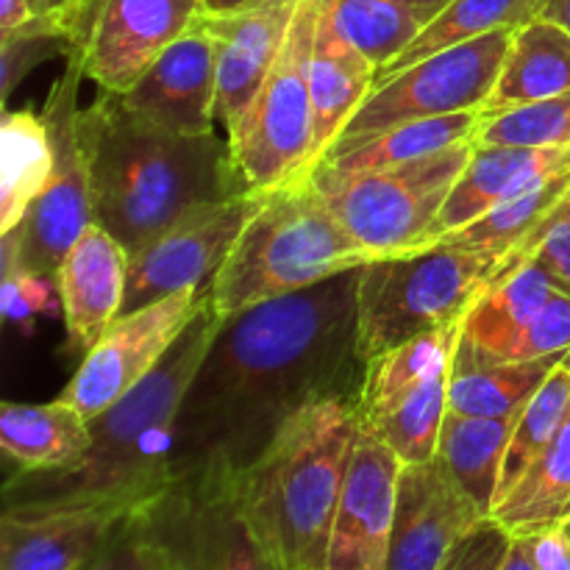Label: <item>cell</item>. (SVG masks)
<instances>
[{"mask_svg": "<svg viewBox=\"0 0 570 570\" xmlns=\"http://www.w3.org/2000/svg\"><path fill=\"white\" fill-rule=\"evenodd\" d=\"M362 267L226 315L178 406L173 484L239 476L306 410L356 401L365 379L356 345Z\"/></svg>", "mask_w": 570, "mask_h": 570, "instance_id": "obj_1", "label": "cell"}, {"mask_svg": "<svg viewBox=\"0 0 570 570\" xmlns=\"http://www.w3.org/2000/svg\"><path fill=\"white\" fill-rule=\"evenodd\" d=\"M89 161L92 223L128 254L195 206L245 195L228 139L176 134L134 115L122 95L98 89L78 115Z\"/></svg>", "mask_w": 570, "mask_h": 570, "instance_id": "obj_2", "label": "cell"}, {"mask_svg": "<svg viewBox=\"0 0 570 570\" xmlns=\"http://www.w3.org/2000/svg\"><path fill=\"white\" fill-rule=\"evenodd\" d=\"M223 321L209 293L159 367L89 421L92 443L83 460L67 471L22 473L6 488V507L120 504L137 515L154 510L173 490L178 406Z\"/></svg>", "mask_w": 570, "mask_h": 570, "instance_id": "obj_3", "label": "cell"}, {"mask_svg": "<svg viewBox=\"0 0 570 570\" xmlns=\"http://www.w3.org/2000/svg\"><path fill=\"white\" fill-rule=\"evenodd\" d=\"M360 438L356 401L328 399L295 417L239 476V501L278 570H328L334 518Z\"/></svg>", "mask_w": 570, "mask_h": 570, "instance_id": "obj_4", "label": "cell"}, {"mask_svg": "<svg viewBox=\"0 0 570 570\" xmlns=\"http://www.w3.org/2000/svg\"><path fill=\"white\" fill-rule=\"evenodd\" d=\"M379 259L334 212L309 178L271 189L254 220L212 278V304L237 315L265 301L284 298Z\"/></svg>", "mask_w": 570, "mask_h": 570, "instance_id": "obj_5", "label": "cell"}, {"mask_svg": "<svg viewBox=\"0 0 570 570\" xmlns=\"http://www.w3.org/2000/svg\"><path fill=\"white\" fill-rule=\"evenodd\" d=\"M523 262V250L499 256L451 243L367 262L360 273L356 321L362 360L462 323L471 306Z\"/></svg>", "mask_w": 570, "mask_h": 570, "instance_id": "obj_6", "label": "cell"}, {"mask_svg": "<svg viewBox=\"0 0 570 570\" xmlns=\"http://www.w3.org/2000/svg\"><path fill=\"white\" fill-rule=\"evenodd\" d=\"M476 145H456L384 170L340 173L317 161L312 187L340 223L376 256L426 248L429 228L443 212L451 189L471 165Z\"/></svg>", "mask_w": 570, "mask_h": 570, "instance_id": "obj_7", "label": "cell"}, {"mask_svg": "<svg viewBox=\"0 0 570 570\" xmlns=\"http://www.w3.org/2000/svg\"><path fill=\"white\" fill-rule=\"evenodd\" d=\"M317 17L321 0H301L282 56L254 100L226 131L234 170L245 193H271L282 184L309 176L317 165L309 87Z\"/></svg>", "mask_w": 570, "mask_h": 570, "instance_id": "obj_8", "label": "cell"}, {"mask_svg": "<svg viewBox=\"0 0 570 570\" xmlns=\"http://www.w3.org/2000/svg\"><path fill=\"white\" fill-rule=\"evenodd\" d=\"M83 76L81 50L67 56V67L50 87L42 117L53 139V173L20 226L6 234V245L28 271L56 282L61 259L92 223L89 161L78 131V83Z\"/></svg>", "mask_w": 570, "mask_h": 570, "instance_id": "obj_9", "label": "cell"}, {"mask_svg": "<svg viewBox=\"0 0 570 570\" xmlns=\"http://www.w3.org/2000/svg\"><path fill=\"white\" fill-rule=\"evenodd\" d=\"M515 28L454 45L404 67L371 89L337 142H356L390 126L484 109L499 81Z\"/></svg>", "mask_w": 570, "mask_h": 570, "instance_id": "obj_10", "label": "cell"}, {"mask_svg": "<svg viewBox=\"0 0 570 570\" xmlns=\"http://www.w3.org/2000/svg\"><path fill=\"white\" fill-rule=\"evenodd\" d=\"M265 198L267 193H245L195 206L150 237L142 248L128 254L120 315L142 309L178 289L212 284L217 267L232 254Z\"/></svg>", "mask_w": 570, "mask_h": 570, "instance_id": "obj_11", "label": "cell"}, {"mask_svg": "<svg viewBox=\"0 0 570 570\" xmlns=\"http://www.w3.org/2000/svg\"><path fill=\"white\" fill-rule=\"evenodd\" d=\"M212 284L165 295L128 315H117L98 343L83 354L76 376L59 399L76 406L87 421L120 401L128 390L150 376L176 345L209 298Z\"/></svg>", "mask_w": 570, "mask_h": 570, "instance_id": "obj_12", "label": "cell"}, {"mask_svg": "<svg viewBox=\"0 0 570 570\" xmlns=\"http://www.w3.org/2000/svg\"><path fill=\"white\" fill-rule=\"evenodd\" d=\"M142 515L184 568L278 570L245 515L234 476L173 484L170 493Z\"/></svg>", "mask_w": 570, "mask_h": 570, "instance_id": "obj_13", "label": "cell"}, {"mask_svg": "<svg viewBox=\"0 0 570 570\" xmlns=\"http://www.w3.org/2000/svg\"><path fill=\"white\" fill-rule=\"evenodd\" d=\"M83 76L106 92H128L150 65L195 26L204 0H89Z\"/></svg>", "mask_w": 570, "mask_h": 570, "instance_id": "obj_14", "label": "cell"}, {"mask_svg": "<svg viewBox=\"0 0 570 570\" xmlns=\"http://www.w3.org/2000/svg\"><path fill=\"white\" fill-rule=\"evenodd\" d=\"M482 507L440 456L401 468L387 570H438L449 551L484 521Z\"/></svg>", "mask_w": 570, "mask_h": 570, "instance_id": "obj_15", "label": "cell"}, {"mask_svg": "<svg viewBox=\"0 0 570 570\" xmlns=\"http://www.w3.org/2000/svg\"><path fill=\"white\" fill-rule=\"evenodd\" d=\"M401 468V456L373 429L360 426L334 518L328 570H387Z\"/></svg>", "mask_w": 570, "mask_h": 570, "instance_id": "obj_16", "label": "cell"}, {"mask_svg": "<svg viewBox=\"0 0 570 570\" xmlns=\"http://www.w3.org/2000/svg\"><path fill=\"white\" fill-rule=\"evenodd\" d=\"M134 515L120 504L6 507L0 570H83Z\"/></svg>", "mask_w": 570, "mask_h": 570, "instance_id": "obj_17", "label": "cell"}, {"mask_svg": "<svg viewBox=\"0 0 570 570\" xmlns=\"http://www.w3.org/2000/svg\"><path fill=\"white\" fill-rule=\"evenodd\" d=\"M122 100L134 115L165 131H215L212 128L217 122L215 42L200 17L145 70V76L128 92H122Z\"/></svg>", "mask_w": 570, "mask_h": 570, "instance_id": "obj_18", "label": "cell"}, {"mask_svg": "<svg viewBox=\"0 0 570 570\" xmlns=\"http://www.w3.org/2000/svg\"><path fill=\"white\" fill-rule=\"evenodd\" d=\"M301 0H265L226 14L204 11L206 31L215 42L217 61V104L215 120L232 128L245 106L254 100L267 72L282 56Z\"/></svg>", "mask_w": 570, "mask_h": 570, "instance_id": "obj_19", "label": "cell"}, {"mask_svg": "<svg viewBox=\"0 0 570 570\" xmlns=\"http://www.w3.org/2000/svg\"><path fill=\"white\" fill-rule=\"evenodd\" d=\"M570 176V148H473L471 165L451 189L443 212L429 228L426 248L460 232L504 200L518 198L551 178Z\"/></svg>", "mask_w": 570, "mask_h": 570, "instance_id": "obj_20", "label": "cell"}, {"mask_svg": "<svg viewBox=\"0 0 570 570\" xmlns=\"http://www.w3.org/2000/svg\"><path fill=\"white\" fill-rule=\"evenodd\" d=\"M126 276L128 250L104 226L89 223L56 273L61 315L78 348H92L120 315Z\"/></svg>", "mask_w": 570, "mask_h": 570, "instance_id": "obj_21", "label": "cell"}, {"mask_svg": "<svg viewBox=\"0 0 570 570\" xmlns=\"http://www.w3.org/2000/svg\"><path fill=\"white\" fill-rule=\"evenodd\" d=\"M554 293V282L534 262L527 259L515 271L504 273L462 321L454 373L510 362L529 323Z\"/></svg>", "mask_w": 570, "mask_h": 570, "instance_id": "obj_22", "label": "cell"}, {"mask_svg": "<svg viewBox=\"0 0 570 570\" xmlns=\"http://www.w3.org/2000/svg\"><path fill=\"white\" fill-rule=\"evenodd\" d=\"M373 83H376V65L365 53H360L348 39L340 37V31L323 14L321 6L309 59L317 161L337 142L351 117L362 106V100L371 95Z\"/></svg>", "mask_w": 570, "mask_h": 570, "instance_id": "obj_23", "label": "cell"}, {"mask_svg": "<svg viewBox=\"0 0 570 570\" xmlns=\"http://www.w3.org/2000/svg\"><path fill=\"white\" fill-rule=\"evenodd\" d=\"M89 443V421L67 401L0 406V449L22 473L76 468Z\"/></svg>", "mask_w": 570, "mask_h": 570, "instance_id": "obj_24", "label": "cell"}, {"mask_svg": "<svg viewBox=\"0 0 570 570\" xmlns=\"http://www.w3.org/2000/svg\"><path fill=\"white\" fill-rule=\"evenodd\" d=\"M570 89V31L549 20H529L515 28L484 115L518 109Z\"/></svg>", "mask_w": 570, "mask_h": 570, "instance_id": "obj_25", "label": "cell"}, {"mask_svg": "<svg viewBox=\"0 0 570 570\" xmlns=\"http://www.w3.org/2000/svg\"><path fill=\"white\" fill-rule=\"evenodd\" d=\"M482 122V109L399 122V126H390L373 137L356 139V142H334L321 159V165L340 173H365L406 165V161L473 142Z\"/></svg>", "mask_w": 570, "mask_h": 570, "instance_id": "obj_26", "label": "cell"}, {"mask_svg": "<svg viewBox=\"0 0 570 570\" xmlns=\"http://www.w3.org/2000/svg\"><path fill=\"white\" fill-rule=\"evenodd\" d=\"M518 415L521 412L501 417L460 415L454 410L445 412L438 456L451 468V473L468 490V495L482 507L484 515L493 512L507 445L515 432Z\"/></svg>", "mask_w": 570, "mask_h": 570, "instance_id": "obj_27", "label": "cell"}, {"mask_svg": "<svg viewBox=\"0 0 570 570\" xmlns=\"http://www.w3.org/2000/svg\"><path fill=\"white\" fill-rule=\"evenodd\" d=\"M0 237L14 232L53 173V139L37 111H6L0 122Z\"/></svg>", "mask_w": 570, "mask_h": 570, "instance_id": "obj_28", "label": "cell"}, {"mask_svg": "<svg viewBox=\"0 0 570 570\" xmlns=\"http://www.w3.org/2000/svg\"><path fill=\"white\" fill-rule=\"evenodd\" d=\"M456 343H460V337L440 354L432 371L387 415H382L376 423L367 426L401 456L404 465H410V462H426L438 456L440 432H443L445 412H449V390L451 376H454Z\"/></svg>", "mask_w": 570, "mask_h": 570, "instance_id": "obj_29", "label": "cell"}, {"mask_svg": "<svg viewBox=\"0 0 570 570\" xmlns=\"http://www.w3.org/2000/svg\"><path fill=\"white\" fill-rule=\"evenodd\" d=\"M570 507V406L560 432L549 449L538 456L527 476L493 507L490 518L501 523L507 532L532 534L566 518Z\"/></svg>", "mask_w": 570, "mask_h": 570, "instance_id": "obj_30", "label": "cell"}, {"mask_svg": "<svg viewBox=\"0 0 570 570\" xmlns=\"http://www.w3.org/2000/svg\"><path fill=\"white\" fill-rule=\"evenodd\" d=\"M534 14H538V0H454L423 26V31L412 39V45L399 59L376 70V83L393 72L404 70V67L417 65L426 56L440 53V50L471 42V39L493 33L499 28L527 26L529 20H534Z\"/></svg>", "mask_w": 570, "mask_h": 570, "instance_id": "obj_31", "label": "cell"}, {"mask_svg": "<svg viewBox=\"0 0 570 570\" xmlns=\"http://www.w3.org/2000/svg\"><path fill=\"white\" fill-rule=\"evenodd\" d=\"M570 351L538 356L527 362H501V365L476 367L454 373L449 390V410L460 415L501 417L521 412L546 384V379L566 365Z\"/></svg>", "mask_w": 570, "mask_h": 570, "instance_id": "obj_32", "label": "cell"}, {"mask_svg": "<svg viewBox=\"0 0 570 570\" xmlns=\"http://www.w3.org/2000/svg\"><path fill=\"white\" fill-rule=\"evenodd\" d=\"M462 323L438 332H426L410 343L390 348L384 354L365 362V379L356 395V417L360 426H371L379 417L387 415L440 360L445 348L460 337Z\"/></svg>", "mask_w": 570, "mask_h": 570, "instance_id": "obj_33", "label": "cell"}, {"mask_svg": "<svg viewBox=\"0 0 570 570\" xmlns=\"http://www.w3.org/2000/svg\"><path fill=\"white\" fill-rule=\"evenodd\" d=\"M321 6L340 37L365 53L376 70L399 59L426 26L415 6L395 0H321Z\"/></svg>", "mask_w": 570, "mask_h": 570, "instance_id": "obj_34", "label": "cell"}, {"mask_svg": "<svg viewBox=\"0 0 570 570\" xmlns=\"http://www.w3.org/2000/svg\"><path fill=\"white\" fill-rule=\"evenodd\" d=\"M570 189V176L551 178V181L540 184V187L529 189V193L518 195V198L504 200V204L493 206L476 217L473 223L462 226L460 232L449 234L440 243L460 245V248L488 250V254L512 256L523 248L534 228L546 220L551 209L566 198Z\"/></svg>", "mask_w": 570, "mask_h": 570, "instance_id": "obj_35", "label": "cell"}, {"mask_svg": "<svg viewBox=\"0 0 570 570\" xmlns=\"http://www.w3.org/2000/svg\"><path fill=\"white\" fill-rule=\"evenodd\" d=\"M570 406V365L557 367L549 379H546L543 387L532 395L527 406L521 410L515 423V432H512L510 445H507L504 468H501V484L499 495H495V504L527 476L529 468L538 462V456L549 449V443L554 440V434L560 432L562 421L568 415ZM493 504V507H495Z\"/></svg>", "mask_w": 570, "mask_h": 570, "instance_id": "obj_36", "label": "cell"}, {"mask_svg": "<svg viewBox=\"0 0 570 570\" xmlns=\"http://www.w3.org/2000/svg\"><path fill=\"white\" fill-rule=\"evenodd\" d=\"M479 148H570V89L518 109L484 115Z\"/></svg>", "mask_w": 570, "mask_h": 570, "instance_id": "obj_37", "label": "cell"}, {"mask_svg": "<svg viewBox=\"0 0 570 570\" xmlns=\"http://www.w3.org/2000/svg\"><path fill=\"white\" fill-rule=\"evenodd\" d=\"M83 570H178V566L145 515H134L111 534L109 543Z\"/></svg>", "mask_w": 570, "mask_h": 570, "instance_id": "obj_38", "label": "cell"}, {"mask_svg": "<svg viewBox=\"0 0 570 570\" xmlns=\"http://www.w3.org/2000/svg\"><path fill=\"white\" fill-rule=\"evenodd\" d=\"M523 254L554 282L560 293L570 295V189L566 198L546 215L523 243Z\"/></svg>", "mask_w": 570, "mask_h": 570, "instance_id": "obj_39", "label": "cell"}, {"mask_svg": "<svg viewBox=\"0 0 570 570\" xmlns=\"http://www.w3.org/2000/svg\"><path fill=\"white\" fill-rule=\"evenodd\" d=\"M3 245V250H0V256H3V315L11 323L31 326V317L50 306V289L56 287V282L28 271L17 259L11 245Z\"/></svg>", "mask_w": 570, "mask_h": 570, "instance_id": "obj_40", "label": "cell"}, {"mask_svg": "<svg viewBox=\"0 0 570 570\" xmlns=\"http://www.w3.org/2000/svg\"><path fill=\"white\" fill-rule=\"evenodd\" d=\"M560 351H570V295L557 289L529 323L521 343L510 354V362L538 360V356L560 354Z\"/></svg>", "mask_w": 570, "mask_h": 570, "instance_id": "obj_41", "label": "cell"}, {"mask_svg": "<svg viewBox=\"0 0 570 570\" xmlns=\"http://www.w3.org/2000/svg\"><path fill=\"white\" fill-rule=\"evenodd\" d=\"M510 546L512 534L495 518H484L449 551L438 570H501Z\"/></svg>", "mask_w": 570, "mask_h": 570, "instance_id": "obj_42", "label": "cell"}, {"mask_svg": "<svg viewBox=\"0 0 570 570\" xmlns=\"http://www.w3.org/2000/svg\"><path fill=\"white\" fill-rule=\"evenodd\" d=\"M538 570H570V523L557 521L529 534Z\"/></svg>", "mask_w": 570, "mask_h": 570, "instance_id": "obj_43", "label": "cell"}, {"mask_svg": "<svg viewBox=\"0 0 570 570\" xmlns=\"http://www.w3.org/2000/svg\"><path fill=\"white\" fill-rule=\"evenodd\" d=\"M501 570H538L534 566V557H532V540L529 534H515L512 538L510 551H507V560Z\"/></svg>", "mask_w": 570, "mask_h": 570, "instance_id": "obj_44", "label": "cell"}, {"mask_svg": "<svg viewBox=\"0 0 570 570\" xmlns=\"http://www.w3.org/2000/svg\"><path fill=\"white\" fill-rule=\"evenodd\" d=\"M33 17V9L28 0H0V33H9L20 28Z\"/></svg>", "mask_w": 570, "mask_h": 570, "instance_id": "obj_45", "label": "cell"}, {"mask_svg": "<svg viewBox=\"0 0 570 570\" xmlns=\"http://www.w3.org/2000/svg\"><path fill=\"white\" fill-rule=\"evenodd\" d=\"M534 17L557 22L570 31V0H538V14Z\"/></svg>", "mask_w": 570, "mask_h": 570, "instance_id": "obj_46", "label": "cell"}, {"mask_svg": "<svg viewBox=\"0 0 570 570\" xmlns=\"http://www.w3.org/2000/svg\"><path fill=\"white\" fill-rule=\"evenodd\" d=\"M259 3H265V0H204V11H209V14H226V11H239Z\"/></svg>", "mask_w": 570, "mask_h": 570, "instance_id": "obj_47", "label": "cell"}, {"mask_svg": "<svg viewBox=\"0 0 570 570\" xmlns=\"http://www.w3.org/2000/svg\"><path fill=\"white\" fill-rule=\"evenodd\" d=\"M454 0H415V11L421 14L423 22L434 20V17L440 14V11L445 9V6H451Z\"/></svg>", "mask_w": 570, "mask_h": 570, "instance_id": "obj_48", "label": "cell"}, {"mask_svg": "<svg viewBox=\"0 0 570 570\" xmlns=\"http://www.w3.org/2000/svg\"><path fill=\"white\" fill-rule=\"evenodd\" d=\"M81 3H89V0H50L48 9H59V6H81Z\"/></svg>", "mask_w": 570, "mask_h": 570, "instance_id": "obj_49", "label": "cell"}, {"mask_svg": "<svg viewBox=\"0 0 570 570\" xmlns=\"http://www.w3.org/2000/svg\"><path fill=\"white\" fill-rule=\"evenodd\" d=\"M28 3H31V9H33V14H42V11H48V6H50V0H28Z\"/></svg>", "mask_w": 570, "mask_h": 570, "instance_id": "obj_50", "label": "cell"}, {"mask_svg": "<svg viewBox=\"0 0 570 570\" xmlns=\"http://www.w3.org/2000/svg\"><path fill=\"white\" fill-rule=\"evenodd\" d=\"M395 3H406V6H415V0H395Z\"/></svg>", "mask_w": 570, "mask_h": 570, "instance_id": "obj_51", "label": "cell"}, {"mask_svg": "<svg viewBox=\"0 0 570 570\" xmlns=\"http://www.w3.org/2000/svg\"><path fill=\"white\" fill-rule=\"evenodd\" d=\"M562 521H568V523H570V507H568V512H566V518H562Z\"/></svg>", "mask_w": 570, "mask_h": 570, "instance_id": "obj_52", "label": "cell"}, {"mask_svg": "<svg viewBox=\"0 0 570 570\" xmlns=\"http://www.w3.org/2000/svg\"><path fill=\"white\" fill-rule=\"evenodd\" d=\"M176 566H178V570H189V568H184V566H181V562H176Z\"/></svg>", "mask_w": 570, "mask_h": 570, "instance_id": "obj_53", "label": "cell"}]
</instances>
